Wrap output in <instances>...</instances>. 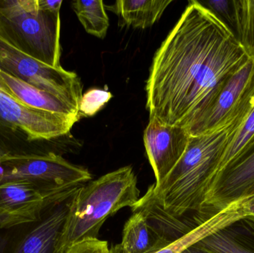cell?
Masks as SVG:
<instances>
[{
    "label": "cell",
    "instance_id": "5b68a950",
    "mask_svg": "<svg viewBox=\"0 0 254 253\" xmlns=\"http://www.w3.org/2000/svg\"><path fill=\"white\" fill-rule=\"evenodd\" d=\"M92 178L87 169L73 164L55 152L0 162V183H28L50 203L71 197Z\"/></svg>",
    "mask_w": 254,
    "mask_h": 253
},
{
    "label": "cell",
    "instance_id": "ac0fdd59",
    "mask_svg": "<svg viewBox=\"0 0 254 253\" xmlns=\"http://www.w3.org/2000/svg\"><path fill=\"white\" fill-rule=\"evenodd\" d=\"M231 5L233 31L246 54L254 60V0H233Z\"/></svg>",
    "mask_w": 254,
    "mask_h": 253
},
{
    "label": "cell",
    "instance_id": "6da1fadb",
    "mask_svg": "<svg viewBox=\"0 0 254 253\" xmlns=\"http://www.w3.org/2000/svg\"><path fill=\"white\" fill-rule=\"evenodd\" d=\"M249 59L223 19L190 1L154 56L146 86L149 117L171 126L189 124Z\"/></svg>",
    "mask_w": 254,
    "mask_h": 253
},
{
    "label": "cell",
    "instance_id": "d4e9b609",
    "mask_svg": "<svg viewBox=\"0 0 254 253\" xmlns=\"http://www.w3.org/2000/svg\"><path fill=\"white\" fill-rule=\"evenodd\" d=\"M67 253H68V252H67Z\"/></svg>",
    "mask_w": 254,
    "mask_h": 253
},
{
    "label": "cell",
    "instance_id": "7a4b0ae2",
    "mask_svg": "<svg viewBox=\"0 0 254 253\" xmlns=\"http://www.w3.org/2000/svg\"><path fill=\"white\" fill-rule=\"evenodd\" d=\"M140 199L137 177L130 166L80 187L73 196L64 227L63 253L80 242L98 239L107 218L127 206L133 207Z\"/></svg>",
    "mask_w": 254,
    "mask_h": 253
},
{
    "label": "cell",
    "instance_id": "3957f363",
    "mask_svg": "<svg viewBox=\"0 0 254 253\" xmlns=\"http://www.w3.org/2000/svg\"><path fill=\"white\" fill-rule=\"evenodd\" d=\"M76 122L25 106L7 93L0 78V162L54 152L46 144L69 133Z\"/></svg>",
    "mask_w": 254,
    "mask_h": 253
},
{
    "label": "cell",
    "instance_id": "5bb4252c",
    "mask_svg": "<svg viewBox=\"0 0 254 253\" xmlns=\"http://www.w3.org/2000/svg\"><path fill=\"white\" fill-rule=\"evenodd\" d=\"M0 78L7 93L25 106L39 111L62 114L77 121L80 120L78 110L61 98L27 84L4 71H0Z\"/></svg>",
    "mask_w": 254,
    "mask_h": 253
},
{
    "label": "cell",
    "instance_id": "cb8c5ba5",
    "mask_svg": "<svg viewBox=\"0 0 254 253\" xmlns=\"http://www.w3.org/2000/svg\"><path fill=\"white\" fill-rule=\"evenodd\" d=\"M246 205H254V189L251 194L250 197L247 198L246 201Z\"/></svg>",
    "mask_w": 254,
    "mask_h": 253
},
{
    "label": "cell",
    "instance_id": "ba28073f",
    "mask_svg": "<svg viewBox=\"0 0 254 253\" xmlns=\"http://www.w3.org/2000/svg\"><path fill=\"white\" fill-rule=\"evenodd\" d=\"M190 136L182 126L164 124L149 117L144 130L143 142L158 185L183 155Z\"/></svg>",
    "mask_w": 254,
    "mask_h": 253
},
{
    "label": "cell",
    "instance_id": "e0dca14e",
    "mask_svg": "<svg viewBox=\"0 0 254 253\" xmlns=\"http://www.w3.org/2000/svg\"><path fill=\"white\" fill-rule=\"evenodd\" d=\"M172 2V0H119L110 9L128 26L144 29L153 25Z\"/></svg>",
    "mask_w": 254,
    "mask_h": 253
},
{
    "label": "cell",
    "instance_id": "8fae6325",
    "mask_svg": "<svg viewBox=\"0 0 254 253\" xmlns=\"http://www.w3.org/2000/svg\"><path fill=\"white\" fill-rule=\"evenodd\" d=\"M254 69V60L249 58L227 82L208 109L198 118L183 126L190 136L204 135L222 126L240 99Z\"/></svg>",
    "mask_w": 254,
    "mask_h": 253
},
{
    "label": "cell",
    "instance_id": "8992f818",
    "mask_svg": "<svg viewBox=\"0 0 254 253\" xmlns=\"http://www.w3.org/2000/svg\"><path fill=\"white\" fill-rule=\"evenodd\" d=\"M0 71L49 92L79 110L83 84L77 74L63 67L55 68L46 65L19 51L1 37Z\"/></svg>",
    "mask_w": 254,
    "mask_h": 253
},
{
    "label": "cell",
    "instance_id": "277c9868",
    "mask_svg": "<svg viewBox=\"0 0 254 253\" xmlns=\"http://www.w3.org/2000/svg\"><path fill=\"white\" fill-rule=\"evenodd\" d=\"M0 37L46 65L62 67L60 11L39 0H0Z\"/></svg>",
    "mask_w": 254,
    "mask_h": 253
},
{
    "label": "cell",
    "instance_id": "603a6c76",
    "mask_svg": "<svg viewBox=\"0 0 254 253\" xmlns=\"http://www.w3.org/2000/svg\"><path fill=\"white\" fill-rule=\"evenodd\" d=\"M181 253H212L210 251H207V250L204 249L203 248L198 246L196 245H192V246L189 247V248L185 249V251H182Z\"/></svg>",
    "mask_w": 254,
    "mask_h": 253
},
{
    "label": "cell",
    "instance_id": "ffe728a7",
    "mask_svg": "<svg viewBox=\"0 0 254 253\" xmlns=\"http://www.w3.org/2000/svg\"><path fill=\"white\" fill-rule=\"evenodd\" d=\"M112 94L104 89H93L83 94L80 105L79 117H92L98 112L111 100Z\"/></svg>",
    "mask_w": 254,
    "mask_h": 253
},
{
    "label": "cell",
    "instance_id": "44dd1931",
    "mask_svg": "<svg viewBox=\"0 0 254 253\" xmlns=\"http://www.w3.org/2000/svg\"><path fill=\"white\" fill-rule=\"evenodd\" d=\"M110 250L106 241L89 239L71 247L68 253H110Z\"/></svg>",
    "mask_w": 254,
    "mask_h": 253
},
{
    "label": "cell",
    "instance_id": "9a60e30c",
    "mask_svg": "<svg viewBox=\"0 0 254 253\" xmlns=\"http://www.w3.org/2000/svg\"><path fill=\"white\" fill-rule=\"evenodd\" d=\"M132 212L124 227L122 243L113 246L110 253H151L170 244L158 234L141 211Z\"/></svg>",
    "mask_w": 254,
    "mask_h": 253
},
{
    "label": "cell",
    "instance_id": "9c48e42d",
    "mask_svg": "<svg viewBox=\"0 0 254 253\" xmlns=\"http://www.w3.org/2000/svg\"><path fill=\"white\" fill-rule=\"evenodd\" d=\"M254 189V148L216 175L206 196L205 205L215 210H222L250 197Z\"/></svg>",
    "mask_w": 254,
    "mask_h": 253
},
{
    "label": "cell",
    "instance_id": "4fadbf2b",
    "mask_svg": "<svg viewBox=\"0 0 254 253\" xmlns=\"http://www.w3.org/2000/svg\"><path fill=\"white\" fill-rule=\"evenodd\" d=\"M196 245L212 253H254V215L228 223Z\"/></svg>",
    "mask_w": 254,
    "mask_h": 253
},
{
    "label": "cell",
    "instance_id": "30bf717a",
    "mask_svg": "<svg viewBox=\"0 0 254 253\" xmlns=\"http://www.w3.org/2000/svg\"><path fill=\"white\" fill-rule=\"evenodd\" d=\"M51 203H53L46 201L28 183L16 181L0 183V228H10L39 221L46 206Z\"/></svg>",
    "mask_w": 254,
    "mask_h": 253
},
{
    "label": "cell",
    "instance_id": "7c38bea8",
    "mask_svg": "<svg viewBox=\"0 0 254 253\" xmlns=\"http://www.w3.org/2000/svg\"><path fill=\"white\" fill-rule=\"evenodd\" d=\"M229 114L234 121L221 156L217 175L254 144V69Z\"/></svg>",
    "mask_w": 254,
    "mask_h": 253
},
{
    "label": "cell",
    "instance_id": "2e32d148",
    "mask_svg": "<svg viewBox=\"0 0 254 253\" xmlns=\"http://www.w3.org/2000/svg\"><path fill=\"white\" fill-rule=\"evenodd\" d=\"M245 215H248L246 199H243L217 212L205 222L191 230L180 239H176L151 253H181L218 229Z\"/></svg>",
    "mask_w": 254,
    "mask_h": 253
},
{
    "label": "cell",
    "instance_id": "52a82bcc",
    "mask_svg": "<svg viewBox=\"0 0 254 253\" xmlns=\"http://www.w3.org/2000/svg\"><path fill=\"white\" fill-rule=\"evenodd\" d=\"M74 195L46 206L39 221L0 228V253H63L61 239Z\"/></svg>",
    "mask_w": 254,
    "mask_h": 253
},
{
    "label": "cell",
    "instance_id": "d6986e66",
    "mask_svg": "<svg viewBox=\"0 0 254 253\" xmlns=\"http://www.w3.org/2000/svg\"><path fill=\"white\" fill-rule=\"evenodd\" d=\"M72 7L86 32L104 39L110 27V19L101 0H75Z\"/></svg>",
    "mask_w": 254,
    "mask_h": 253
},
{
    "label": "cell",
    "instance_id": "7402d4cb",
    "mask_svg": "<svg viewBox=\"0 0 254 253\" xmlns=\"http://www.w3.org/2000/svg\"><path fill=\"white\" fill-rule=\"evenodd\" d=\"M209 9L214 12L221 19H226L227 22L231 24L232 22V10L231 1L228 0H210L207 1Z\"/></svg>",
    "mask_w": 254,
    "mask_h": 253
}]
</instances>
